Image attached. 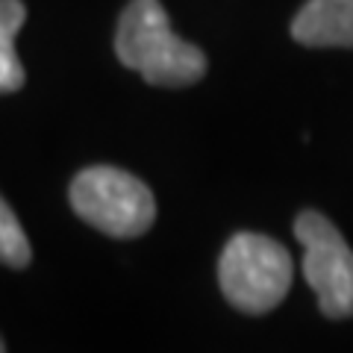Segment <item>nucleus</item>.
<instances>
[{"mask_svg":"<svg viewBox=\"0 0 353 353\" xmlns=\"http://www.w3.org/2000/svg\"><path fill=\"white\" fill-rule=\"evenodd\" d=\"M115 53L153 85H192L206 74V57L180 39L159 0H130L115 32Z\"/></svg>","mask_w":353,"mask_h":353,"instance_id":"f257e3e1","label":"nucleus"},{"mask_svg":"<svg viewBox=\"0 0 353 353\" xmlns=\"http://www.w3.org/2000/svg\"><path fill=\"white\" fill-rule=\"evenodd\" d=\"M292 36L306 48H353V0H309Z\"/></svg>","mask_w":353,"mask_h":353,"instance_id":"39448f33","label":"nucleus"},{"mask_svg":"<svg viewBox=\"0 0 353 353\" xmlns=\"http://www.w3.org/2000/svg\"><path fill=\"white\" fill-rule=\"evenodd\" d=\"M30 256V241L21 230V221L0 197V262L9 265V268H27Z\"/></svg>","mask_w":353,"mask_h":353,"instance_id":"0eeeda50","label":"nucleus"},{"mask_svg":"<svg viewBox=\"0 0 353 353\" xmlns=\"http://www.w3.org/2000/svg\"><path fill=\"white\" fill-rule=\"evenodd\" d=\"M71 206L85 224L115 239L148 233L157 218V201L139 176L112 165H94L74 176Z\"/></svg>","mask_w":353,"mask_h":353,"instance_id":"7ed1b4c3","label":"nucleus"},{"mask_svg":"<svg viewBox=\"0 0 353 353\" xmlns=\"http://www.w3.org/2000/svg\"><path fill=\"white\" fill-rule=\"evenodd\" d=\"M292 256L280 241L259 233H239L227 241L218 262L221 292L239 312H271L292 285Z\"/></svg>","mask_w":353,"mask_h":353,"instance_id":"f03ea898","label":"nucleus"},{"mask_svg":"<svg viewBox=\"0 0 353 353\" xmlns=\"http://www.w3.org/2000/svg\"><path fill=\"white\" fill-rule=\"evenodd\" d=\"M0 350H6V345H3V339H0Z\"/></svg>","mask_w":353,"mask_h":353,"instance_id":"6e6552de","label":"nucleus"},{"mask_svg":"<svg viewBox=\"0 0 353 353\" xmlns=\"http://www.w3.org/2000/svg\"><path fill=\"white\" fill-rule=\"evenodd\" d=\"M294 236L303 245V277L327 318L353 315V250L321 212H301Z\"/></svg>","mask_w":353,"mask_h":353,"instance_id":"20e7f679","label":"nucleus"},{"mask_svg":"<svg viewBox=\"0 0 353 353\" xmlns=\"http://www.w3.org/2000/svg\"><path fill=\"white\" fill-rule=\"evenodd\" d=\"M27 9L21 0H0V94L24 85V68L15 53V36L24 27Z\"/></svg>","mask_w":353,"mask_h":353,"instance_id":"423d86ee","label":"nucleus"}]
</instances>
